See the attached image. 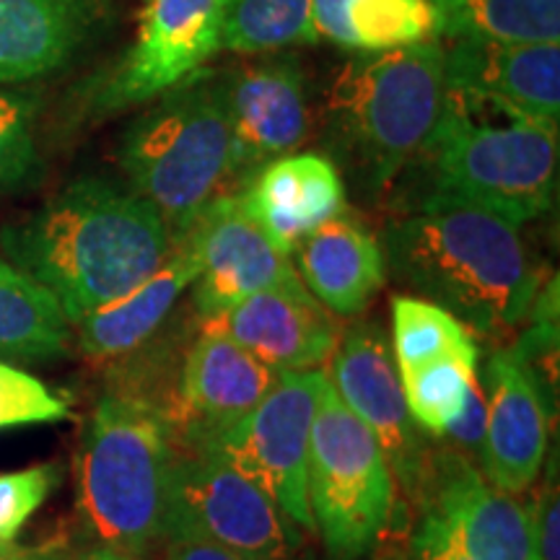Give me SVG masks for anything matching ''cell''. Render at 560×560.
I'll list each match as a JSON object with an SVG mask.
<instances>
[{
    "mask_svg": "<svg viewBox=\"0 0 560 560\" xmlns=\"http://www.w3.org/2000/svg\"><path fill=\"white\" fill-rule=\"evenodd\" d=\"M278 376L219 327L200 322L198 338L182 361L177 402L166 420L172 444L206 450L265 400Z\"/></svg>",
    "mask_w": 560,
    "mask_h": 560,
    "instance_id": "obj_15",
    "label": "cell"
},
{
    "mask_svg": "<svg viewBox=\"0 0 560 560\" xmlns=\"http://www.w3.org/2000/svg\"><path fill=\"white\" fill-rule=\"evenodd\" d=\"M439 39L560 42V0H436Z\"/></svg>",
    "mask_w": 560,
    "mask_h": 560,
    "instance_id": "obj_25",
    "label": "cell"
},
{
    "mask_svg": "<svg viewBox=\"0 0 560 560\" xmlns=\"http://www.w3.org/2000/svg\"><path fill=\"white\" fill-rule=\"evenodd\" d=\"M229 0H145L138 37L94 104L117 112L156 100L221 50Z\"/></svg>",
    "mask_w": 560,
    "mask_h": 560,
    "instance_id": "obj_11",
    "label": "cell"
},
{
    "mask_svg": "<svg viewBox=\"0 0 560 560\" xmlns=\"http://www.w3.org/2000/svg\"><path fill=\"white\" fill-rule=\"evenodd\" d=\"M202 325L219 327L278 374L322 369L332 359L340 340L338 322L304 283L270 285Z\"/></svg>",
    "mask_w": 560,
    "mask_h": 560,
    "instance_id": "obj_18",
    "label": "cell"
},
{
    "mask_svg": "<svg viewBox=\"0 0 560 560\" xmlns=\"http://www.w3.org/2000/svg\"><path fill=\"white\" fill-rule=\"evenodd\" d=\"M130 190L159 210L179 242L229 182L226 73L200 68L156 96L117 149Z\"/></svg>",
    "mask_w": 560,
    "mask_h": 560,
    "instance_id": "obj_5",
    "label": "cell"
},
{
    "mask_svg": "<svg viewBox=\"0 0 560 560\" xmlns=\"http://www.w3.org/2000/svg\"><path fill=\"white\" fill-rule=\"evenodd\" d=\"M444 70L452 91L509 107L558 128L560 42L511 45L490 39H450Z\"/></svg>",
    "mask_w": 560,
    "mask_h": 560,
    "instance_id": "obj_17",
    "label": "cell"
},
{
    "mask_svg": "<svg viewBox=\"0 0 560 560\" xmlns=\"http://www.w3.org/2000/svg\"><path fill=\"white\" fill-rule=\"evenodd\" d=\"M66 418H70V408L62 397L55 395L37 376L0 361V431L16 425L58 423Z\"/></svg>",
    "mask_w": 560,
    "mask_h": 560,
    "instance_id": "obj_30",
    "label": "cell"
},
{
    "mask_svg": "<svg viewBox=\"0 0 560 560\" xmlns=\"http://www.w3.org/2000/svg\"><path fill=\"white\" fill-rule=\"evenodd\" d=\"M198 260L192 304L200 322H213L252 293L301 283L291 255L280 252L244 213L240 198L221 195L182 236Z\"/></svg>",
    "mask_w": 560,
    "mask_h": 560,
    "instance_id": "obj_14",
    "label": "cell"
},
{
    "mask_svg": "<svg viewBox=\"0 0 560 560\" xmlns=\"http://www.w3.org/2000/svg\"><path fill=\"white\" fill-rule=\"evenodd\" d=\"M164 540H202L270 560H291L304 545L296 524L221 454L182 446L166 475Z\"/></svg>",
    "mask_w": 560,
    "mask_h": 560,
    "instance_id": "obj_8",
    "label": "cell"
},
{
    "mask_svg": "<svg viewBox=\"0 0 560 560\" xmlns=\"http://www.w3.org/2000/svg\"><path fill=\"white\" fill-rule=\"evenodd\" d=\"M11 265L37 280L70 325L136 289L174 247L170 229L130 187L83 177L0 231Z\"/></svg>",
    "mask_w": 560,
    "mask_h": 560,
    "instance_id": "obj_1",
    "label": "cell"
},
{
    "mask_svg": "<svg viewBox=\"0 0 560 560\" xmlns=\"http://www.w3.org/2000/svg\"><path fill=\"white\" fill-rule=\"evenodd\" d=\"M47 560H149L140 556H130V552H122L117 548H107V545H89L83 550L73 552H47Z\"/></svg>",
    "mask_w": 560,
    "mask_h": 560,
    "instance_id": "obj_36",
    "label": "cell"
},
{
    "mask_svg": "<svg viewBox=\"0 0 560 560\" xmlns=\"http://www.w3.org/2000/svg\"><path fill=\"white\" fill-rule=\"evenodd\" d=\"M382 560H470L459 548L452 532L436 516L418 506L410 529L400 537L395 548L387 550Z\"/></svg>",
    "mask_w": 560,
    "mask_h": 560,
    "instance_id": "obj_32",
    "label": "cell"
},
{
    "mask_svg": "<svg viewBox=\"0 0 560 560\" xmlns=\"http://www.w3.org/2000/svg\"><path fill=\"white\" fill-rule=\"evenodd\" d=\"M535 560H560V493H558V459L542 478L535 503L529 506Z\"/></svg>",
    "mask_w": 560,
    "mask_h": 560,
    "instance_id": "obj_33",
    "label": "cell"
},
{
    "mask_svg": "<svg viewBox=\"0 0 560 560\" xmlns=\"http://www.w3.org/2000/svg\"><path fill=\"white\" fill-rule=\"evenodd\" d=\"M325 380V369L280 371L265 400L206 446L255 482L299 529L312 535L314 520L306 495V465L312 420Z\"/></svg>",
    "mask_w": 560,
    "mask_h": 560,
    "instance_id": "obj_9",
    "label": "cell"
},
{
    "mask_svg": "<svg viewBox=\"0 0 560 560\" xmlns=\"http://www.w3.org/2000/svg\"><path fill=\"white\" fill-rule=\"evenodd\" d=\"M412 503L436 516L470 560H535L529 506L490 486L452 446L431 450Z\"/></svg>",
    "mask_w": 560,
    "mask_h": 560,
    "instance_id": "obj_13",
    "label": "cell"
},
{
    "mask_svg": "<svg viewBox=\"0 0 560 560\" xmlns=\"http://www.w3.org/2000/svg\"><path fill=\"white\" fill-rule=\"evenodd\" d=\"M317 42L312 0H229L221 50L268 55Z\"/></svg>",
    "mask_w": 560,
    "mask_h": 560,
    "instance_id": "obj_27",
    "label": "cell"
},
{
    "mask_svg": "<svg viewBox=\"0 0 560 560\" xmlns=\"http://www.w3.org/2000/svg\"><path fill=\"white\" fill-rule=\"evenodd\" d=\"M34 109L30 94L0 89V190L16 187L37 166Z\"/></svg>",
    "mask_w": 560,
    "mask_h": 560,
    "instance_id": "obj_29",
    "label": "cell"
},
{
    "mask_svg": "<svg viewBox=\"0 0 560 560\" xmlns=\"http://www.w3.org/2000/svg\"><path fill=\"white\" fill-rule=\"evenodd\" d=\"M304 289L330 314L359 317L384 289L382 244L353 215H335L293 249Z\"/></svg>",
    "mask_w": 560,
    "mask_h": 560,
    "instance_id": "obj_20",
    "label": "cell"
},
{
    "mask_svg": "<svg viewBox=\"0 0 560 560\" xmlns=\"http://www.w3.org/2000/svg\"><path fill=\"white\" fill-rule=\"evenodd\" d=\"M475 371L478 363L459 359H441L402 371L400 384L412 423L433 439L444 436L465 410Z\"/></svg>",
    "mask_w": 560,
    "mask_h": 560,
    "instance_id": "obj_28",
    "label": "cell"
},
{
    "mask_svg": "<svg viewBox=\"0 0 560 560\" xmlns=\"http://www.w3.org/2000/svg\"><path fill=\"white\" fill-rule=\"evenodd\" d=\"M306 495L330 560H361L380 545L397 511V482L371 431L346 408L330 376L312 420Z\"/></svg>",
    "mask_w": 560,
    "mask_h": 560,
    "instance_id": "obj_7",
    "label": "cell"
},
{
    "mask_svg": "<svg viewBox=\"0 0 560 560\" xmlns=\"http://www.w3.org/2000/svg\"><path fill=\"white\" fill-rule=\"evenodd\" d=\"M450 104L444 42L363 52L327 89V145L363 192L382 195L436 136Z\"/></svg>",
    "mask_w": 560,
    "mask_h": 560,
    "instance_id": "obj_4",
    "label": "cell"
},
{
    "mask_svg": "<svg viewBox=\"0 0 560 560\" xmlns=\"http://www.w3.org/2000/svg\"><path fill=\"white\" fill-rule=\"evenodd\" d=\"M198 278V260L185 240L174 242L164 262L136 289L86 314L79 325V350L94 363H117L149 346Z\"/></svg>",
    "mask_w": 560,
    "mask_h": 560,
    "instance_id": "obj_21",
    "label": "cell"
},
{
    "mask_svg": "<svg viewBox=\"0 0 560 560\" xmlns=\"http://www.w3.org/2000/svg\"><path fill=\"white\" fill-rule=\"evenodd\" d=\"M482 433H486V392H482L478 371H475V382L470 387V395H467L465 410H462V416L454 420L441 439H444L452 450L465 454V457L475 462V467H478Z\"/></svg>",
    "mask_w": 560,
    "mask_h": 560,
    "instance_id": "obj_34",
    "label": "cell"
},
{
    "mask_svg": "<svg viewBox=\"0 0 560 560\" xmlns=\"http://www.w3.org/2000/svg\"><path fill=\"white\" fill-rule=\"evenodd\" d=\"M433 3H436V0H433Z\"/></svg>",
    "mask_w": 560,
    "mask_h": 560,
    "instance_id": "obj_38",
    "label": "cell"
},
{
    "mask_svg": "<svg viewBox=\"0 0 560 560\" xmlns=\"http://www.w3.org/2000/svg\"><path fill=\"white\" fill-rule=\"evenodd\" d=\"M50 550H24L16 542H0V560H47Z\"/></svg>",
    "mask_w": 560,
    "mask_h": 560,
    "instance_id": "obj_37",
    "label": "cell"
},
{
    "mask_svg": "<svg viewBox=\"0 0 560 560\" xmlns=\"http://www.w3.org/2000/svg\"><path fill=\"white\" fill-rule=\"evenodd\" d=\"M392 355L397 374L441 359L480 361L478 342L454 314L418 296L392 299Z\"/></svg>",
    "mask_w": 560,
    "mask_h": 560,
    "instance_id": "obj_26",
    "label": "cell"
},
{
    "mask_svg": "<svg viewBox=\"0 0 560 560\" xmlns=\"http://www.w3.org/2000/svg\"><path fill=\"white\" fill-rule=\"evenodd\" d=\"M236 198L265 236L293 255L312 231L346 213V182L330 156L289 153L265 164Z\"/></svg>",
    "mask_w": 560,
    "mask_h": 560,
    "instance_id": "obj_19",
    "label": "cell"
},
{
    "mask_svg": "<svg viewBox=\"0 0 560 560\" xmlns=\"http://www.w3.org/2000/svg\"><path fill=\"white\" fill-rule=\"evenodd\" d=\"M327 376L346 408L376 439L395 482L412 499L433 446L412 423L395 355L380 322H355L340 335Z\"/></svg>",
    "mask_w": 560,
    "mask_h": 560,
    "instance_id": "obj_10",
    "label": "cell"
},
{
    "mask_svg": "<svg viewBox=\"0 0 560 560\" xmlns=\"http://www.w3.org/2000/svg\"><path fill=\"white\" fill-rule=\"evenodd\" d=\"M486 392V433L478 470L490 486L522 495L540 478L556 402L514 348H495L478 363Z\"/></svg>",
    "mask_w": 560,
    "mask_h": 560,
    "instance_id": "obj_12",
    "label": "cell"
},
{
    "mask_svg": "<svg viewBox=\"0 0 560 560\" xmlns=\"http://www.w3.org/2000/svg\"><path fill=\"white\" fill-rule=\"evenodd\" d=\"M387 270L457 317L467 330L506 338L529 317L542 268L520 226L470 206H429L389 221Z\"/></svg>",
    "mask_w": 560,
    "mask_h": 560,
    "instance_id": "obj_2",
    "label": "cell"
},
{
    "mask_svg": "<svg viewBox=\"0 0 560 560\" xmlns=\"http://www.w3.org/2000/svg\"><path fill=\"white\" fill-rule=\"evenodd\" d=\"M172 433L151 405L107 389L75 457L79 514L94 542L149 558L164 540Z\"/></svg>",
    "mask_w": 560,
    "mask_h": 560,
    "instance_id": "obj_6",
    "label": "cell"
},
{
    "mask_svg": "<svg viewBox=\"0 0 560 560\" xmlns=\"http://www.w3.org/2000/svg\"><path fill=\"white\" fill-rule=\"evenodd\" d=\"M488 117V102L452 91V104L436 136L405 166L389 190L400 210L470 206L524 226L556 200L558 128L501 107Z\"/></svg>",
    "mask_w": 560,
    "mask_h": 560,
    "instance_id": "obj_3",
    "label": "cell"
},
{
    "mask_svg": "<svg viewBox=\"0 0 560 560\" xmlns=\"http://www.w3.org/2000/svg\"><path fill=\"white\" fill-rule=\"evenodd\" d=\"M164 560H270L249 552H236L221 545L202 540H170L164 550Z\"/></svg>",
    "mask_w": 560,
    "mask_h": 560,
    "instance_id": "obj_35",
    "label": "cell"
},
{
    "mask_svg": "<svg viewBox=\"0 0 560 560\" xmlns=\"http://www.w3.org/2000/svg\"><path fill=\"white\" fill-rule=\"evenodd\" d=\"M70 322L60 304L16 265L0 260V355L50 361L68 350Z\"/></svg>",
    "mask_w": 560,
    "mask_h": 560,
    "instance_id": "obj_24",
    "label": "cell"
},
{
    "mask_svg": "<svg viewBox=\"0 0 560 560\" xmlns=\"http://www.w3.org/2000/svg\"><path fill=\"white\" fill-rule=\"evenodd\" d=\"M83 0H0V86L55 73L79 50Z\"/></svg>",
    "mask_w": 560,
    "mask_h": 560,
    "instance_id": "obj_22",
    "label": "cell"
},
{
    "mask_svg": "<svg viewBox=\"0 0 560 560\" xmlns=\"http://www.w3.org/2000/svg\"><path fill=\"white\" fill-rule=\"evenodd\" d=\"M231 130L229 179H252L310 136V89L293 58H268L226 73Z\"/></svg>",
    "mask_w": 560,
    "mask_h": 560,
    "instance_id": "obj_16",
    "label": "cell"
},
{
    "mask_svg": "<svg viewBox=\"0 0 560 560\" xmlns=\"http://www.w3.org/2000/svg\"><path fill=\"white\" fill-rule=\"evenodd\" d=\"M60 480L62 465L58 462L0 472V542H16L19 532L37 514L42 503L50 499Z\"/></svg>",
    "mask_w": 560,
    "mask_h": 560,
    "instance_id": "obj_31",
    "label": "cell"
},
{
    "mask_svg": "<svg viewBox=\"0 0 560 560\" xmlns=\"http://www.w3.org/2000/svg\"><path fill=\"white\" fill-rule=\"evenodd\" d=\"M319 42L342 50L387 52L439 39L433 0H312Z\"/></svg>",
    "mask_w": 560,
    "mask_h": 560,
    "instance_id": "obj_23",
    "label": "cell"
}]
</instances>
